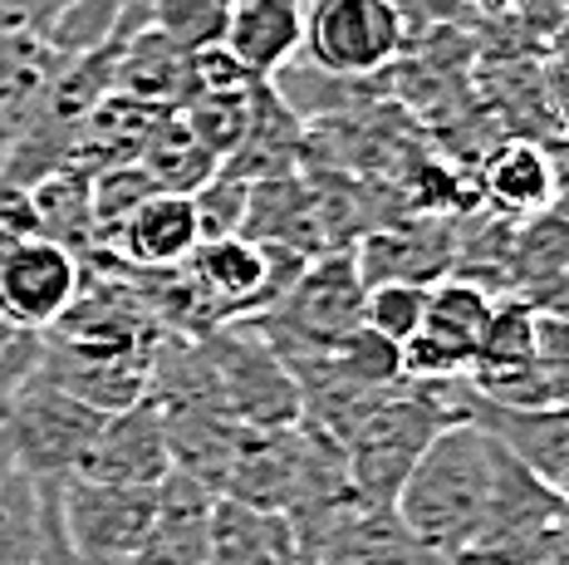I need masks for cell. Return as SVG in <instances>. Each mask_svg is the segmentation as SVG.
<instances>
[{
    "mask_svg": "<svg viewBox=\"0 0 569 565\" xmlns=\"http://www.w3.org/2000/svg\"><path fill=\"white\" fill-rule=\"evenodd\" d=\"M103 414L89 408L84 398H74L69 388H59L50 374L34 364L26 379L16 384L6 408V438L16 447V467L34 482L44 477H69L79 463V453L99 433Z\"/></svg>",
    "mask_w": 569,
    "mask_h": 565,
    "instance_id": "obj_5",
    "label": "cell"
},
{
    "mask_svg": "<svg viewBox=\"0 0 569 565\" xmlns=\"http://www.w3.org/2000/svg\"><path fill=\"white\" fill-rule=\"evenodd\" d=\"M152 192H162L158 182L142 172V162H113V168H103L99 178L89 182V202H93V237L99 246L113 237L118 227H123V217L133 211L138 202H148Z\"/></svg>",
    "mask_w": 569,
    "mask_h": 565,
    "instance_id": "obj_26",
    "label": "cell"
},
{
    "mask_svg": "<svg viewBox=\"0 0 569 565\" xmlns=\"http://www.w3.org/2000/svg\"><path fill=\"white\" fill-rule=\"evenodd\" d=\"M452 384L457 379H442V384L402 379L388 394H378V404L353 423V433L343 438V463H349L353 497L363 506H393L402 477L412 473L422 447L447 423L461 418V388Z\"/></svg>",
    "mask_w": 569,
    "mask_h": 565,
    "instance_id": "obj_2",
    "label": "cell"
},
{
    "mask_svg": "<svg viewBox=\"0 0 569 565\" xmlns=\"http://www.w3.org/2000/svg\"><path fill=\"white\" fill-rule=\"evenodd\" d=\"M10 473H16V447H10V438H6V428H0V482H6Z\"/></svg>",
    "mask_w": 569,
    "mask_h": 565,
    "instance_id": "obj_33",
    "label": "cell"
},
{
    "mask_svg": "<svg viewBox=\"0 0 569 565\" xmlns=\"http://www.w3.org/2000/svg\"><path fill=\"white\" fill-rule=\"evenodd\" d=\"M211 506H217V492H207L187 473H168L158 482V512L133 565H207Z\"/></svg>",
    "mask_w": 569,
    "mask_h": 565,
    "instance_id": "obj_13",
    "label": "cell"
},
{
    "mask_svg": "<svg viewBox=\"0 0 569 565\" xmlns=\"http://www.w3.org/2000/svg\"><path fill=\"white\" fill-rule=\"evenodd\" d=\"M412 565H432V561H412Z\"/></svg>",
    "mask_w": 569,
    "mask_h": 565,
    "instance_id": "obj_35",
    "label": "cell"
},
{
    "mask_svg": "<svg viewBox=\"0 0 569 565\" xmlns=\"http://www.w3.org/2000/svg\"><path fill=\"white\" fill-rule=\"evenodd\" d=\"M197 246H201V237H197L192 197L152 192L148 202H138L128 211L123 227L103 241V251L118 256L123 266H138V270H177L192 261Z\"/></svg>",
    "mask_w": 569,
    "mask_h": 565,
    "instance_id": "obj_12",
    "label": "cell"
},
{
    "mask_svg": "<svg viewBox=\"0 0 569 565\" xmlns=\"http://www.w3.org/2000/svg\"><path fill=\"white\" fill-rule=\"evenodd\" d=\"M353 266L363 286H378V280L437 286L442 270H452V241H447V227H373L353 251Z\"/></svg>",
    "mask_w": 569,
    "mask_h": 565,
    "instance_id": "obj_16",
    "label": "cell"
},
{
    "mask_svg": "<svg viewBox=\"0 0 569 565\" xmlns=\"http://www.w3.org/2000/svg\"><path fill=\"white\" fill-rule=\"evenodd\" d=\"M461 6H477V10H491V16H506L516 0H461Z\"/></svg>",
    "mask_w": 569,
    "mask_h": 565,
    "instance_id": "obj_34",
    "label": "cell"
},
{
    "mask_svg": "<svg viewBox=\"0 0 569 565\" xmlns=\"http://www.w3.org/2000/svg\"><path fill=\"white\" fill-rule=\"evenodd\" d=\"M168 414V453H172V473H187L201 482L207 492H227L231 477V457L241 423L221 418V414H201V408H162Z\"/></svg>",
    "mask_w": 569,
    "mask_h": 565,
    "instance_id": "obj_18",
    "label": "cell"
},
{
    "mask_svg": "<svg viewBox=\"0 0 569 565\" xmlns=\"http://www.w3.org/2000/svg\"><path fill=\"white\" fill-rule=\"evenodd\" d=\"M227 16L231 0H142V26L158 30L182 54L227 40Z\"/></svg>",
    "mask_w": 569,
    "mask_h": 565,
    "instance_id": "obj_21",
    "label": "cell"
},
{
    "mask_svg": "<svg viewBox=\"0 0 569 565\" xmlns=\"http://www.w3.org/2000/svg\"><path fill=\"white\" fill-rule=\"evenodd\" d=\"M138 162L162 192H182V197H192L201 182H211L221 172V162L197 143L192 128H187L182 119H168V113H158L152 128L142 133Z\"/></svg>",
    "mask_w": 569,
    "mask_h": 565,
    "instance_id": "obj_19",
    "label": "cell"
},
{
    "mask_svg": "<svg viewBox=\"0 0 569 565\" xmlns=\"http://www.w3.org/2000/svg\"><path fill=\"white\" fill-rule=\"evenodd\" d=\"M34 359H40V335H30V329H16V335L0 345V423H6L10 394H16V384L34 369Z\"/></svg>",
    "mask_w": 569,
    "mask_h": 565,
    "instance_id": "obj_32",
    "label": "cell"
},
{
    "mask_svg": "<svg viewBox=\"0 0 569 565\" xmlns=\"http://www.w3.org/2000/svg\"><path fill=\"white\" fill-rule=\"evenodd\" d=\"M197 339L217 379V404L231 423H251V428L300 423V384L256 320H227Z\"/></svg>",
    "mask_w": 569,
    "mask_h": 565,
    "instance_id": "obj_4",
    "label": "cell"
},
{
    "mask_svg": "<svg viewBox=\"0 0 569 565\" xmlns=\"http://www.w3.org/2000/svg\"><path fill=\"white\" fill-rule=\"evenodd\" d=\"M241 237L270 241V246H295V251H305V256L329 251L325 221H319V197L295 178L251 182V202H246Z\"/></svg>",
    "mask_w": 569,
    "mask_h": 565,
    "instance_id": "obj_17",
    "label": "cell"
},
{
    "mask_svg": "<svg viewBox=\"0 0 569 565\" xmlns=\"http://www.w3.org/2000/svg\"><path fill=\"white\" fill-rule=\"evenodd\" d=\"M251 89H241V93H192V99L182 103L187 109L182 123L192 128V138L217 162H227L231 152L241 148L246 128H251Z\"/></svg>",
    "mask_w": 569,
    "mask_h": 565,
    "instance_id": "obj_24",
    "label": "cell"
},
{
    "mask_svg": "<svg viewBox=\"0 0 569 565\" xmlns=\"http://www.w3.org/2000/svg\"><path fill=\"white\" fill-rule=\"evenodd\" d=\"M207 565H315V551L300 541L284 512L217 497L211 506V551Z\"/></svg>",
    "mask_w": 569,
    "mask_h": 565,
    "instance_id": "obj_11",
    "label": "cell"
},
{
    "mask_svg": "<svg viewBox=\"0 0 569 565\" xmlns=\"http://www.w3.org/2000/svg\"><path fill=\"white\" fill-rule=\"evenodd\" d=\"M231 6H236V0H231Z\"/></svg>",
    "mask_w": 569,
    "mask_h": 565,
    "instance_id": "obj_36",
    "label": "cell"
},
{
    "mask_svg": "<svg viewBox=\"0 0 569 565\" xmlns=\"http://www.w3.org/2000/svg\"><path fill=\"white\" fill-rule=\"evenodd\" d=\"M300 162V119L276 89V79H260L251 89V128H246L241 148L221 162V172L241 182H270V178H295Z\"/></svg>",
    "mask_w": 569,
    "mask_h": 565,
    "instance_id": "obj_14",
    "label": "cell"
},
{
    "mask_svg": "<svg viewBox=\"0 0 569 565\" xmlns=\"http://www.w3.org/2000/svg\"><path fill=\"white\" fill-rule=\"evenodd\" d=\"M412 30L393 0H305L300 50L329 79H369L408 50Z\"/></svg>",
    "mask_w": 569,
    "mask_h": 565,
    "instance_id": "obj_6",
    "label": "cell"
},
{
    "mask_svg": "<svg viewBox=\"0 0 569 565\" xmlns=\"http://www.w3.org/2000/svg\"><path fill=\"white\" fill-rule=\"evenodd\" d=\"M74 0H0V34H26V40H44L64 20Z\"/></svg>",
    "mask_w": 569,
    "mask_h": 565,
    "instance_id": "obj_31",
    "label": "cell"
},
{
    "mask_svg": "<svg viewBox=\"0 0 569 565\" xmlns=\"http://www.w3.org/2000/svg\"><path fill=\"white\" fill-rule=\"evenodd\" d=\"M133 6H138V0H74V6L64 10V20L50 30V50H59V54L103 50Z\"/></svg>",
    "mask_w": 569,
    "mask_h": 565,
    "instance_id": "obj_28",
    "label": "cell"
},
{
    "mask_svg": "<svg viewBox=\"0 0 569 565\" xmlns=\"http://www.w3.org/2000/svg\"><path fill=\"white\" fill-rule=\"evenodd\" d=\"M246 202H251V182L217 172L211 182H201L192 192V217H197V237L201 241H227L241 237L246 227Z\"/></svg>",
    "mask_w": 569,
    "mask_h": 565,
    "instance_id": "obj_29",
    "label": "cell"
},
{
    "mask_svg": "<svg viewBox=\"0 0 569 565\" xmlns=\"http://www.w3.org/2000/svg\"><path fill=\"white\" fill-rule=\"evenodd\" d=\"M30 211L40 237L79 256V246L93 241V202H89V178H44L30 192Z\"/></svg>",
    "mask_w": 569,
    "mask_h": 565,
    "instance_id": "obj_23",
    "label": "cell"
},
{
    "mask_svg": "<svg viewBox=\"0 0 569 565\" xmlns=\"http://www.w3.org/2000/svg\"><path fill=\"white\" fill-rule=\"evenodd\" d=\"M486 315H491V296L477 280H437L427 290L422 329L402 345V379L418 384L467 379L471 364H477Z\"/></svg>",
    "mask_w": 569,
    "mask_h": 565,
    "instance_id": "obj_8",
    "label": "cell"
},
{
    "mask_svg": "<svg viewBox=\"0 0 569 565\" xmlns=\"http://www.w3.org/2000/svg\"><path fill=\"white\" fill-rule=\"evenodd\" d=\"M79 296V256L50 237H16L0 251V320L44 335Z\"/></svg>",
    "mask_w": 569,
    "mask_h": 565,
    "instance_id": "obj_9",
    "label": "cell"
},
{
    "mask_svg": "<svg viewBox=\"0 0 569 565\" xmlns=\"http://www.w3.org/2000/svg\"><path fill=\"white\" fill-rule=\"evenodd\" d=\"M555 162L536 143H506L486 162V202L506 217H536L555 202Z\"/></svg>",
    "mask_w": 569,
    "mask_h": 565,
    "instance_id": "obj_20",
    "label": "cell"
},
{
    "mask_svg": "<svg viewBox=\"0 0 569 565\" xmlns=\"http://www.w3.org/2000/svg\"><path fill=\"white\" fill-rule=\"evenodd\" d=\"M172 473V453H168V414L158 398H138V404L103 414L99 433L89 438V447L79 453L74 473L69 477H89V482H113V487H158Z\"/></svg>",
    "mask_w": 569,
    "mask_h": 565,
    "instance_id": "obj_10",
    "label": "cell"
},
{
    "mask_svg": "<svg viewBox=\"0 0 569 565\" xmlns=\"http://www.w3.org/2000/svg\"><path fill=\"white\" fill-rule=\"evenodd\" d=\"M315 359L325 364L335 379L353 384V388H393V384H402V345L373 335L369 325L349 329L335 349H325V355H315Z\"/></svg>",
    "mask_w": 569,
    "mask_h": 565,
    "instance_id": "obj_22",
    "label": "cell"
},
{
    "mask_svg": "<svg viewBox=\"0 0 569 565\" xmlns=\"http://www.w3.org/2000/svg\"><path fill=\"white\" fill-rule=\"evenodd\" d=\"M54 482L59 477L34 482V497H40V551H34V565H89L74 546H69V536H64L59 502H54Z\"/></svg>",
    "mask_w": 569,
    "mask_h": 565,
    "instance_id": "obj_30",
    "label": "cell"
},
{
    "mask_svg": "<svg viewBox=\"0 0 569 565\" xmlns=\"http://www.w3.org/2000/svg\"><path fill=\"white\" fill-rule=\"evenodd\" d=\"M305 40V0H236L227 16V50L251 79H276Z\"/></svg>",
    "mask_w": 569,
    "mask_h": 565,
    "instance_id": "obj_15",
    "label": "cell"
},
{
    "mask_svg": "<svg viewBox=\"0 0 569 565\" xmlns=\"http://www.w3.org/2000/svg\"><path fill=\"white\" fill-rule=\"evenodd\" d=\"M501 443L471 418H457L422 447L412 473L402 477L393 516L427 561H461L477 541L486 502H491Z\"/></svg>",
    "mask_w": 569,
    "mask_h": 565,
    "instance_id": "obj_1",
    "label": "cell"
},
{
    "mask_svg": "<svg viewBox=\"0 0 569 565\" xmlns=\"http://www.w3.org/2000/svg\"><path fill=\"white\" fill-rule=\"evenodd\" d=\"M363 276L353 266V251H319L310 266L300 270L284 296L260 310V335L290 359H310L335 349L349 329L363 325Z\"/></svg>",
    "mask_w": 569,
    "mask_h": 565,
    "instance_id": "obj_3",
    "label": "cell"
},
{
    "mask_svg": "<svg viewBox=\"0 0 569 565\" xmlns=\"http://www.w3.org/2000/svg\"><path fill=\"white\" fill-rule=\"evenodd\" d=\"M54 502L69 546L89 565H133L142 541H148L152 512H158V487H113V482L59 477Z\"/></svg>",
    "mask_w": 569,
    "mask_h": 565,
    "instance_id": "obj_7",
    "label": "cell"
},
{
    "mask_svg": "<svg viewBox=\"0 0 569 565\" xmlns=\"http://www.w3.org/2000/svg\"><path fill=\"white\" fill-rule=\"evenodd\" d=\"M40 551V497L34 477L16 467L0 482V565H34Z\"/></svg>",
    "mask_w": 569,
    "mask_h": 565,
    "instance_id": "obj_25",
    "label": "cell"
},
{
    "mask_svg": "<svg viewBox=\"0 0 569 565\" xmlns=\"http://www.w3.org/2000/svg\"><path fill=\"white\" fill-rule=\"evenodd\" d=\"M427 290L432 286H412V280H378V286L363 290V325H369L373 335L393 339V345H408V339L422 329Z\"/></svg>",
    "mask_w": 569,
    "mask_h": 565,
    "instance_id": "obj_27",
    "label": "cell"
}]
</instances>
